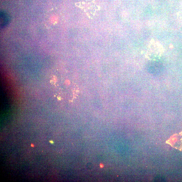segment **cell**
<instances>
[{
  "label": "cell",
  "instance_id": "obj_4",
  "mask_svg": "<svg viewBox=\"0 0 182 182\" xmlns=\"http://www.w3.org/2000/svg\"><path fill=\"white\" fill-rule=\"evenodd\" d=\"M50 142L51 143V144H53V141H50Z\"/></svg>",
  "mask_w": 182,
  "mask_h": 182
},
{
  "label": "cell",
  "instance_id": "obj_1",
  "mask_svg": "<svg viewBox=\"0 0 182 182\" xmlns=\"http://www.w3.org/2000/svg\"><path fill=\"white\" fill-rule=\"evenodd\" d=\"M163 68L161 65L153 64L148 68V72L154 74H159L162 72Z\"/></svg>",
  "mask_w": 182,
  "mask_h": 182
},
{
  "label": "cell",
  "instance_id": "obj_2",
  "mask_svg": "<svg viewBox=\"0 0 182 182\" xmlns=\"http://www.w3.org/2000/svg\"><path fill=\"white\" fill-rule=\"evenodd\" d=\"M9 18L7 13L4 12L1 13V25L2 28L6 26L9 22Z\"/></svg>",
  "mask_w": 182,
  "mask_h": 182
},
{
  "label": "cell",
  "instance_id": "obj_3",
  "mask_svg": "<svg viewBox=\"0 0 182 182\" xmlns=\"http://www.w3.org/2000/svg\"><path fill=\"white\" fill-rule=\"evenodd\" d=\"M100 166L101 167V168H103L104 167V165L103 164H101Z\"/></svg>",
  "mask_w": 182,
  "mask_h": 182
}]
</instances>
